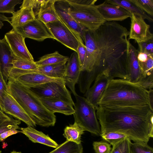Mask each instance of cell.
<instances>
[{"label":"cell","mask_w":153,"mask_h":153,"mask_svg":"<svg viewBox=\"0 0 153 153\" xmlns=\"http://www.w3.org/2000/svg\"><path fill=\"white\" fill-rule=\"evenodd\" d=\"M129 31L116 22L105 21L97 30L86 29V53L81 72L96 77L103 73L111 79L129 80L127 58Z\"/></svg>","instance_id":"cell-1"},{"label":"cell","mask_w":153,"mask_h":153,"mask_svg":"<svg viewBox=\"0 0 153 153\" xmlns=\"http://www.w3.org/2000/svg\"><path fill=\"white\" fill-rule=\"evenodd\" d=\"M153 108L99 105L96 111L101 134L114 131L126 135L131 140L148 143L153 137Z\"/></svg>","instance_id":"cell-2"},{"label":"cell","mask_w":153,"mask_h":153,"mask_svg":"<svg viewBox=\"0 0 153 153\" xmlns=\"http://www.w3.org/2000/svg\"><path fill=\"white\" fill-rule=\"evenodd\" d=\"M153 89L148 90L139 83L122 79H111L99 102V105L153 108Z\"/></svg>","instance_id":"cell-3"},{"label":"cell","mask_w":153,"mask_h":153,"mask_svg":"<svg viewBox=\"0 0 153 153\" xmlns=\"http://www.w3.org/2000/svg\"><path fill=\"white\" fill-rule=\"evenodd\" d=\"M7 85L10 94L36 125L44 127L55 125V115L45 107L39 97L30 88L15 81H8Z\"/></svg>","instance_id":"cell-4"},{"label":"cell","mask_w":153,"mask_h":153,"mask_svg":"<svg viewBox=\"0 0 153 153\" xmlns=\"http://www.w3.org/2000/svg\"><path fill=\"white\" fill-rule=\"evenodd\" d=\"M69 13L83 28L94 31L105 21L98 10L97 0H66Z\"/></svg>","instance_id":"cell-5"},{"label":"cell","mask_w":153,"mask_h":153,"mask_svg":"<svg viewBox=\"0 0 153 153\" xmlns=\"http://www.w3.org/2000/svg\"><path fill=\"white\" fill-rule=\"evenodd\" d=\"M76 102L74 105V122L84 131L97 136L101 134L96 109L85 97L77 94L75 96Z\"/></svg>","instance_id":"cell-6"},{"label":"cell","mask_w":153,"mask_h":153,"mask_svg":"<svg viewBox=\"0 0 153 153\" xmlns=\"http://www.w3.org/2000/svg\"><path fill=\"white\" fill-rule=\"evenodd\" d=\"M30 88L39 97L59 99L74 105L64 81L51 82Z\"/></svg>","instance_id":"cell-7"},{"label":"cell","mask_w":153,"mask_h":153,"mask_svg":"<svg viewBox=\"0 0 153 153\" xmlns=\"http://www.w3.org/2000/svg\"><path fill=\"white\" fill-rule=\"evenodd\" d=\"M46 25L54 39L77 52L78 42L76 38L72 32L60 20Z\"/></svg>","instance_id":"cell-8"},{"label":"cell","mask_w":153,"mask_h":153,"mask_svg":"<svg viewBox=\"0 0 153 153\" xmlns=\"http://www.w3.org/2000/svg\"><path fill=\"white\" fill-rule=\"evenodd\" d=\"M55 6L60 20L72 32L78 41L84 43L86 29L81 26L70 14L66 0H56Z\"/></svg>","instance_id":"cell-9"},{"label":"cell","mask_w":153,"mask_h":153,"mask_svg":"<svg viewBox=\"0 0 153 153\" xmlns=\"http://www.w3.org/2000/svg\"><path fill=\"white\" fill-rule=\"evenodd\" d=\"M14 28L25 38L38 41L47 39H54L46 25L36 18L22 27Z\"/></svg>","instance_id":"cell-10"},{"label":"cell","mask_w":153,"mask_h":153,"mask_svg":"<svg viewBox=\"0 0 153 153\" xmlns=\"http://www.w3.org/2000/svg\"><path fill=\"white\" fill-rule=\"evenodd\" d=\"M14 55L18 58L34 61L28 49L25 38L14 28L6 33L4 37Z\"/></svg>","instance_id":"cell-11"},{"label":"cell","mask_w":153,"mask_h":153,"mask_svg":"<svg viewBox=\"0 0 153 153\" xmlns=\"http://www.w3.org/2000/svg\"><path fill=\"white\" fill-rule=\"evenodd\" d=\"M3 112L25 123L27 126L34 128L36 125L29 115L10 94H5L3 99Z\"/></svg>","instance_id":"cell-12"},{"label":"cell","mask_w":153,"mask_h":153,"mask_svg":"<svg viewBox=\"0 0 153 153\" xmlns=\"http://www.w3.org/2000/svg\"><path fill=\"white\" fill-rule=\"evenodd\" d=\"M131 24L128 40L134 39L137 44L153 39L150 26L141 17L131 13Z\"/></svg>","instance_id":"cell-13"},{"label":"cell","mask_w":153,"mask_h":153,"mask_svg":"<svg viewBox=\"0 0 153 153\" xmlns=\"http://www.w3.org/2000/svg\"><path fill=\"white\" fill-rule=\"evenodd\" d=\"M66 63L63 79L66 86L75 96L77 94L75 86L78 83L81 72L76 52L74 51L71 54Z\"/></svg>","instance_id":"cell-14"},{"label":"cell","mask_w":153,"mask_h":153,"mask_svg":"<svg viewBox=\"0 0 153 153\" xmlns=\"http://www.w3.org/2000/svg\"><path fill=\"white\" fill-rule=\"evenodd\" d=\"M96 6L105 21H123L131 16V13L121 6L105 1Z\"/></svg>","instance_id":"cell-15"},{"label":"cell","mask_w":153,"mask_h":153,"mask_svg":"<svg viewBox=\"0 0 153 153\" xmlns=\"http://www.w3.org/2000/svg\"><path fill=\"white\" fill-rule=\"evenodd\" d=\"M110 78L103 73L98 75L93 85L84 94L87 100L95 108L96 110L99 106V102L108 82Z\"/></svg>","instance_id":"cell-16"},{"label":"cell","mask_w":153,"mask_h":153,"mask_svg":"<svg viewBox=\"0 0 153 153\" xmlns=\"http://www.w3.org/2000/svg\"><path fill=\"white\" fill-rule=\"evenodd\" d=\"M20 8L15 12L10 18L13 28L22 27L36 18L30 0L23 1Z\"/></svg>","instance_id":"cell-17"},{"label":"cell","mask_w":153,"mask_h":153,"mask_svg":"<svg viewBox=\"0 0 153 153\" xmlns=\"http://www.w3.org/2000/svg\"><path fill=\"white\" fill-rule=\"evenodd\" d=\"M138 52V50L129 42L127 52V68L129 80L133 82L139 83L143 78L137 59Z\"/></svg>","instance_id":"cell-18"},{"label":"cell","mask_w":153,"mask_h":153,"mask_svg":"<svg viewBox=\"0 0 153 153\" xmlns=\"http://www.w3.org/2000/svg\"><path fill=\"white\" fill-rule=\"evenodd\" d=\"M15 57L5 38L0 39V68L7 83L10 72L13 68L12 61Z\"/></svg>","instance_id":"cell-19"},{"label":"cell","mask_w":153,"mask_h":153,"mask_svg":"<svg viewBox=\"0 0 153 153\" xmlns=\"http://www.w3.org/2000/svg\"><path fill=\"white\" fill-rule=\"evenodd\" d=\"M15 81L29 88L51 82H62L63 79L51 77L37 72H32L22 75Z\"/></svg>","instance_id":"cell-20"},{"label":"cell","mask_w":153,"mask_h":153,"mask_svg":"<svg viewBox=\"0 0 153 153\" xmlns=\"http://www.w3.org/2000/svg\"><path fill=\"white\" fill-rule=\"evenodd\" d=\"M39 98L45 107L53 114L59 113L66 115H70L74 113L73 106L68 102L56 98Z\"/></svg>","instance_id":"cell-21"},{"label":"cell","mask_w":153,"mask_h":153,"mask_svg":"<svg viewBox=\"0 0 153 153\" xmlns=\"http://www.w3.org/2000/svg\"><path fill=\"white\" fill-rule=\"evenodd\" d=\"M56 1L44 0L35 14L36 18L45 24L59 20L55 6Z\"/></svg>","instance_id":"cell-22"},{"label":"cell","mask_w":153,"mask_h":153,"mask_svg":"<svg viewBox=\"0 0 153 153\" xmlns=\"http://www.w3.org/2000/svg\"><path fill=\"white\" fill-rule=\"evenodd\" d=\"M21 133L25 135L29 140L34 143H38L56 148L58 144L48 135L39 131L30 126L21 128Z\"/></svg>","instance_id":"cell-23"},{"label":"cell","mask_w":153,"mask_h":153,"mask_svg":"<svg viewBox=\"0 0 153 153\" xmlns=\"http://www.w3.org/2000/svg\"><path fill=\"white\" fill-rule=\"evenodd\" d=\"M66 63L38 66L35 69L30 71V73H40L48 76L63 79Z\"/></svg>","instance_id":"cell-24"},{"label":"cell","mask_w":153,"mask_h":153,"mask_svg":"<svg viewBox=\"0 0 153 153\" xmlns=\"http://www.w3.org/2000/svg\"><path fill=\"white\" fill-rule=\"evenodd\" d=\"M105 1L120 6L131 14L133 13L135 16H141L144 19H146L150 22H153L152 17L142 10L131 0H106Z\"/></svg>","instance_id":"cell-25"},{"label":"cell","mask_w":153,"mask_h":153,"mask_svg":"<svg viewBox=\"0 0 153 153\" xmlns=\"http://www.w3.org/2000/svg\"><path fill=\"white\" fill-rule=\"evenodd\" d=\"M84 131L77 123L74 122L73 124L65 127L63 135L67 140L79 144L81 143V137Z\"/></svg>","instance_id":"cell-26"},{"label":"cell","mask_w":153,"mask_h":153,"mask_svg":"<svg viewBox=\"0 0 153 153\" xmlns=\"http://www.w3.org/2000/svg\"><path fill=\"white\" fill-rule=\"evenodd\" d=\"M69 58L68 57L62 55L58 51H55L43 56L35 62L38 66L67 63Z\"/></svg>","instance_id":"cell-27"},{"label":"cell","mask_w":153,"mask_h":153,"mask_svg":"<svg viewBox=\"0 0 153 153\" xmlns=\"http://www.w3.org/2000/svg\"><path fill=\"white\" fill-rule=\"evenodd\" d=\"M81 144L66 140L59 145L55 149L48 153H82Z\"/></svg>","instance_id":"cell-28"},{"label":"cell","mask_w":153,"mask_h":153,"mask_svg":"<svg viewBox=\"0 0 153 153\" xmlns=\"http://www.w3.org/2000/svg\"><path fill=\"white\" fill-rule=\"evenodd\" d=\"M12 64L13 68L23 71L34 70L38 66L34 61L19 59L16 56Z\"/></svg>","instance_id":"cell-29"},{"label":"cell","mask_w":153,"mask_h":153,"mask_svg":"<svg viewBox=\"0 0 153 153\" xmlns=\"http://www.w3.org/2000/svg\"><path fill=\"white\" fill-rule=\"evenodd\" d=\"M100 136L103 140L112 146L125 138H129L126 135L124 134L114 131L101 134Z\"/></svg>","instance_id":"cell-30"},{"label":"cell","mask_w":153,"mask_h":153,"mask_svg":"<svg viewBox=\"0 0 153 153\" xmlns=\"http://www.w3.org/2000/svg\"><path fill=\"white\" fill-rule=\"evenodd\" d=\"M22 0H0V13H9L15 12L16 5L22 3Z\"/></svg>","instance_id":"cell-31"},{"label":"cell","mask_w":153,"mask_h":153,"mask_svg":"<svg viewBox=\"0 0 153 153\" xmlns=\"http://www.w3.org/2000/svg\"><path fill=\"white\" fill-rule=\"evenodd\" d=\"M139 64L143 79L153 76V55H150L147 60L143 62H139Z\"/></svg>","instance_id":"cell-32"},{"label":"cell","mask_w":153,"mask_h":153,"mask_svg":"<svg viewBox=\"0 0 153 153\" xmlns=\"http://www.w3.org/2000/svg\"><path fill=\"white\" fill-rule=\"evenodd\" d=\"M130 153H153V148L147 143L141 142H131Z\"/></svg>","instance_id":"cell-33"},{"label":"cell","mask_w":153,"mask_h":153,"mask_svg":"<svg viewBox=\"0 0 153 153\" xmlns=\"http://www.w3.org/2000/svg\"><path fill=\"white\" fill-rule=\"evenodd\" d=\"M131 143L129 138H125L113 146L110 153H130Z\"/></svg>","instance_id":"cell-34"},{"label":"cell","mask_w":153,"mask_h":153,"mask_svg":"<svg viewBox=\"0 0 153 153\" xmlns=\"http://www.w3.org/2000/svg\"><path fill=\"white\" fill-rule=\"evenodd\" d=\"M131 0L142 10L153 17V0Z\"/></svg>","instance_id":"cell-35"},{"label":"cell","mask_w":153,"mask_h":153,"mask_svg":"<svg viewBox=\"0 0 153 153\" xmlns=\"http://www.w3.org/2000/svg\"><path fill=\"white\" fill-rule=\"evenodd\" d=\"M21 121L18 119L11 118L5 121L0 125V134L7 131L13 129L20 130L19 125L20 124Z\"/></svg>","instance_id":"cell-36"},{"label":"cell","mask_w":153,"mask_h":153,"mask_svg":"<svg viewBox=\"0 0 153 153\" xmlns=\"http://www.w3.org/2000/svg\"><path fill=\"white\" fill-rule=\"evenodd\" d=\"M111 145L106 141H94L93 143L94 150L95 153H110Z\"/></svg>","instance_id":"cell-37"},{"label":"cell","mask_w":153,"mask_h":153,"mask_svg":"<svg viewBox=\"0 0 153 153\" xmlns=\"http://www.w3.org/2000/svg\"><path fill=\"white\" fill-rule=\"evenodd\" d=\"M9 92L7 83L4 79L0 68V109L2 112L4 96L5 94Z\"/></svg>","instance_id":"cell-38"},{"label":"cell","mask_w":153,"mask_h":153,"mask_svg":"<svg viewBox=\"0 0 153 153\" xmlns=\"http://www.w3.org/2000/svg\"><path fill=\"white\" fill-rule=\"evenodd\" d=\"M138 51L153 55V39L138 44Z\"/></svg>","instance_id":"cell-39"},{"label":"cell","mask_w":153,"mask_h":153,"mask_svg":"<svg viewBox=\"0 0 153 153\" xmlns=\"http://www.w3.org/2000/svg\"><path fill=\"white\" fill-rule=\"evenodd\" d=\"M78 42V45L76 53L81 69L85 61L86 53V49L84 43L79 41Z\"/></svg>","instance_id":"cell-40"},{"label":"cell","mask_w":153,"mask_h":153,"mask_svg":"<svg viewBox=\"0 0 153 153\" xmlns=\"http://www.w3.org/2000/svg\"><path fill=\"white\" fill-rule=\"evenodd\" d=\"M20 132L21 133V130L15 129H11L5 131L0 134V142L3 141L9 136Z\"/></svg>","instance_id":"cell-41"},{"label":"cell","mask_w":153,"mask_h":153,"mask_svg":"<svg viewBox=\"0 0 153 153\" xmlns=\"http://www.w3.org/2000/svg\"><path fill=\"white\" fill-rule=\"evenodd\" d=\"M10 18L6 16L3 14L0 13V29H1L4 25L3 22L4 21H7L11 24Z\"/></svg>","instance_id":"cell-42"},{"label":"cell","mask_w":153,"mask_h":153,"mask_svg":"<svg viewBox=\"0 0 153 153\" xmlns=\"http://www.w3.org/2000/svg\"><path fill=\"white\" fill-rule=\"evenodd\" d=\"M11 117H10L3 112L0 109V119L7 120L11 118Z\"/></svg>","instance_id":"cell-43"},{"label":"cell","mask_w":153,"mask_h":153,"mask_svg":"<svg viewBox=\"0 0 153 153\" xmlns=\"http://www.w3.org/2000/svg\"><path fill=\"white\" fill-rule=\"evenodd\" d=\"M19 152H16L15 151H13L10 153H18Z\"/></svg>","instance_id":"cell-44"},{"label":"cell","mask_w":153,"mask_h":153,"mask_svg":"<svg viewBox=\"0 0 153 153\" xmlns=\"http://www.w3.org/2000/svg\"><path fill=\"white\" fill-rule=\"evenodd\" d=\"M18 153H22V152H19Z\"/></svg>","instance_id":"cell-45"},{"label":"cell","mask_w":153,"mask_h":153,"mask_svg":"<svg viewBox=\"0 0 153 153\" xmlns=\"http://www.w3.org/2000/svg\"><path fill=\"white\" fill-rule=\"evenodd\" d=\"M0 153H1V151H0Z\"/></svg>","instance_id":"cell-46"}]
</instances>
